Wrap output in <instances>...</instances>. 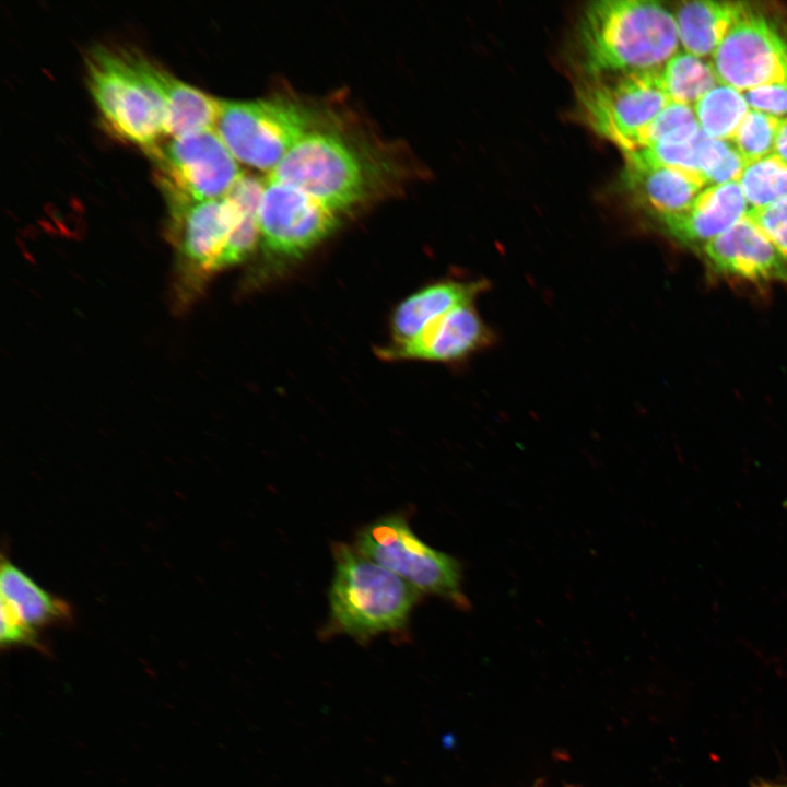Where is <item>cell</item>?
<instances>
[{
  "mask_svg": "<svg viewBox=\"0 0 787 787\" xmlns=\"http://www.w3.org/2000/svg\"><path fill=\"white\" fill-rule=\"evenodd\" d=\"M149 152L168 198H221L243 176L238 161L215 129L172 138Z\"/></svg>",
  "mask_w": 787,
  "mask_h": 787,
  "instance_id": "9",
  "label": "cell"
},
{
  "mask_svg": "<svg viewBox=\"0 0 787 787\" xmlns=\"http://www.w3.org/2000/svg\"><path fill=\"white\" fill-rule=\"evenodd\" d=\"M743 95L752 109L780 119L787 117V83L757 86Z\"/></svg>",
  "mask_w": 787,
  "mask_h": 787,
  "instance_id": "28",
  "label": "cell"
},
{
  "mask_svg": "<svg viewBox=\"0 0 787 787\" xmlns=\"http://www.w3.org/2000/svg\"><path fill=\"white\" fill-rule=\"evenodd\" d=\"M214 129L238 162L269 174L312 130L306 109L278 98L221 99Z\"/></svg>",
  "mask_w": 787,
  "mask_h": 787,
  "instance_id": "7",
  "label": "cell"
},
{
  "mask_svg": "<svg viewBox=\"0 0 787 787\" xmlns=\"http://www.w3.org/2000/svg\"><path fill=\"white\" fill-rule=\"evenodd\" d=\"M624 155L621 188L658 222L689 209L706 185L695 173L660 165L638 152Z\"/></svg>",
  "mask_w": 787,
  "mask_h": 787,
  "instance_id": "14",
  "label": "cell"
},
{
  "mask_svg": "<svg viewBox=\"0 0 787 787\" xmlns=\"http://www.w3.org/2000/svg\"><path fill=\"white\" fill-rule=\"evenodd\" d=\"M747 215L787 256V200L761 209H750Z\"/></svg>",
  "mask_w": 787,
  "mask_h": 787,
  "instance_id": "26",
  "label": "cell"
},
{
  "mask_svg": "<svg viewBox=\"0 0 787 787\" xmlns=\"http://www.w3.org/2000/svg\"><path fill=\"white\" fill-rule=\"evenodd\" d=\"M738 183L750 209L787 200V164L771 154L747 164Z\"/></svg>",
  "mask_w": 787,
  "mask_h": 787,
  "instance_id": "22",
  "label": "cell"
},
{
  "mask_svg": "<svg viewBox=\"0 0 787 787\" xmlns=\"http://www.w3.org/2000/svg\"><path fill=\"white\" fill-rule=\"evenodd\" d=\"M719 83L741 92L787 83V43L762 15L748 9L713 55Z\"/></svg>",
  "mask_w": 787,
  "mask_h": 787,
  "instance_id": "11",
  "label": "cell"
},
{
  "mask_svg": "<svg viewBox=\"0 0 787 787\" xmlns=\"http://www.w3.org/2000/svg\"><path fill=\"white\" fill-rule=\"evenodd\" d=\"M268 177L295 187L341 213L366 192V173L356 151L328 131H308Z\"/></svg>",
  "mask_w": 787,
  "mask_h": 787,
  "instance_id": "8",
  "label": "cell"
},
{
  "mask_svg": "<svg viewBox=\"0 0 787 787\" xmlns=\"http://www.w3.org/2000/svg\"><path fill=\"white\" fill-rule=\"evenodd\" d=\"M576 98L587 126L624 154L639 149L644 131L670 102L659 72L586 78Z\"/></svg>",
  "mask_w": 787,
  "mask_h": 787,
  "instance_id": "6",
  "label": "cell"
},
{
  "mask_svg": "<svg viewBox=\"0 0 787 787\" xmlns=\"http://www.w3.org/2000/svg\"><path fill=\"white\" fill-rule=\"evenodd\" d=\"M700 131L694 109L670 101L644 131L637 151L665 139L692 137Z\"/></svg>",
  "mask_w": 787,
  "mask_h": 787,
  "instance_id": "25",
  "label": "cell"
},
{
  "mask_svg": "<svg viewBox=\"0 0 787 787\" xmlns=\"http://www.w3.org/2000/svg\"><path fill=\"white\" fill-rule=\"evenodd\" d=\"M89 85L106 124L120 138L151 151L166 136L156 66L104 47L87 58Z\"/></svg>",
  "mask_w": 787,
  "mask_h": 787,
  "instance_id": "3",
  "label": "cell"
},
{
  "mask_svg": "<svg viewBox=\"0 0 787 787\" xmlns=\"http://www.w3.org/2000/svg\"><path fill=\"white\" fill-rule=\"evenodd\" d=\"M354 548L421 594L439 597L460 610L471 609L460 562L422 541L403 515L383 516L365 525L355 535Z\"/></svg>",
  "mask_w": 787,
  "mask_h": 787,
  "instance_id": "5",
  "label": "cell"
},
{
  "mask_svg": "<svg viewBox=\"0 0 787 787\" xmlns=\"http://www.w3.org/2000/svg\"><path fill=\"white\" fill-rule=\"evenodd\" d=\"M750 207L738 181L704 188L684 212L663 219L667 235L700 249L743 219Z\"/></svg>",
  "mask_w": 787,
  "mask_h": 787,
  "instance_id": "15",
  "label": "cell"
},
{
  "mask_svg": "<svg viewBox=\"0 0 787 787\" xmlns=\"http://www.w3.org/2000/svg\"><path fill=\"white\" fill-rule=\"evenodd\" d=\"M0 642L2 647H42L37 631L28 626L4 601L0 600Z\"/></svg>",
  "mask_w": 787,
  "mask_h": 787,
  "instance_id": "27",
  "label": "cell"
},
{
  "mask_svg": "<svg viewBox=\"0 0 787 787\" xmlns=\"http://www.w3.org/2000/svg\"><path fill=\"white\" fill-rule=\"evenodd\" d=\"M697 171L705 184L738 181L747 162L729 140L701 136L696 148Z\"/></svg>",
  "mask_w": 787,
  "mask_h": 787,
  "instance_id": "23",
  "label": "cell"
},
{
  "mask_svg": "<svg viewBox=\"0 0 787 787\" xmlns=\"http://www.w3.org/2000/svg\"><path fill=\"white\" fill-rule=\"evenodd\" d=\"M0 598L36 631L71 620V609L66 601L46 591L4 557L0 566Z\"/></svg>",
  "mask_w": 787,
  "mask_h": 787,
  "instance_id": "18",
  "label": "cell"
},
{
  "mask_svg": "<svg viewBox=\"0 0 787 787\" xmlns=\"http://www.w3.org/2000/svg\"><path fill=\"white\" fill-rule=\"evenodd\" d=\"M166 111V136L183 137L214 129L220 101L156 67Z\"/></svg>",
  "mask_w": 787,
  "mask_h": 787,
  "instance_id": "19",
  "label": "cell"
},
{
  "mask_svg": "<svg viewBox=\"0 0 787 787\" xmlns=\"http://www.w3.org/2000/svg\"><path fill=\"white\" fill-rule=\"evenodd\" d=\"M701 130L709 138L730 140L750 110L743 92L719 83L694 104Z\"/></svg>",
  "mask_w": 787,
  "mask_h": 787,
  "instance_id": "21",
  "label": "cell"
},
{
  "mask_svg": "<svg viewBox=\"0 0 787 787\" xmlns=\"http://www.w3.org/2000/svg\"><path fill=\"white\" fill-rule=\"evenodd\" d=\"M780 118L750 109L729 140L747 164L774 154Z\"/></svg>",
  "mask_w": 787,
  "mask_h": 787,
  "instance_id": "24",
  "label": "cell"
},
{
  "mask_svg": "<svg viewBox=\"0 0 787 787\" xmlns=\"http://www.w3.org/2000/svg\"><path fill=\"white\" fill-rule=\"evenodd\" d=\"M747 10L740 2L696 0L682 2L674 14L679 39L686 52L713 56L733 23Z\"/></svg>",
  "mask_w": 787,
  "mask_h": 787,
  "instance_id": "17",
  "label": "cell"
},
{
  "mask_svg": "<svg viewBox=\"0 0 787 787\" xmlns=\"http://www.w3.org/2000/svg\"><path fill=\"white\" fill-rule=\"evenodd\" d=\"M575 39L578 66L586 78L660 72L680 43L674 14L649 0L589 3Z\"/></svg>",
  "mask_w": 787,
  "mask_h": 787,
  "instance_id": "1",
  "label": "cell"
},
{
  "mask_svg": "<svg viewBox=\"0 0 787 787\" xmlns=\"http://www.w3.org/2000/svg\"><path fill=\"white\" fill-rule=\"evenodd\" d=\"M698 251L716 277L787 285V256L748 215Z\"/></svg>",
  "mask_w": 787,
  "mask_h": 787,
  "instance_id": "12",
  "label": "cell"
},
{
  "mask_svg": "<svg viewBox=\"0 0 787 787\" xmlns=\"http://www.w3.org/2000/svg\"><path fill=\"white\" fill-rule=\"evenodd\" d=\"M340 213L314 197L270 177L258 208L260 240L272 257L296 259L338 226Z\"/></svg>",
  "mask_w": 787,
  "mask_h": 787,
  "instance_id": "10",
  "label": "cell"
},
{
  "mask_svg": "<svg viewBox=\"0 0 787 787\" xmlns=\"http://www.w3.org/2000/svg\"><path fill=\"white\" fill-rule=\"evenodd\" d=\"M762 787H787V784H779V785H770V784H768V785H765V786H762Z\"/></svg>",
  "mask_w": 787,
  "mask_h": 787,
  "instance_id": "30",
  "label": "cell"
},
{
  "mask_svg": "<svg viewBox=\"0 0 787 787\" xmlns=\"http://www.w3.org/2000/svg\"><path fill=\"white\" fill-rule=\"evenodd\" d=\"M265 180L243 175L226 196L192 201L168 198L181 281L193 287L219 271L220 259L243 220L258 213Z\"/></svg>",
  "mask_w": 787,
  "mask_h": 787,
  "instance_id": "4",
  "label": "cell"
},
{
  "mask_svg": "<svg viewBox=\"0 0 787 787\" xmlns=\"http://www.w3.org/2000/svg\"><path fill=\"white\" fill-rule=\"evenodd\" d=\"M488 287L484 280L443 281L413 293L393 313L391 327L396 342L413 338L430 321L455 306L472 303Z\"/></svg>",
  "mask_w": 787,
  "mask_h": 787,
  "instance_id": "16",
  "label": "cell"
},
{
  "mask_svg": "<svg viewBox=\"0 0 787 787\" xmlns=\"http://www.w3.org/2000/svg\"><path fill=\"white\" fill-rule=\"evenodd\" d=\"M774 154L787 164V117L780 120L775 140Z\"/></svg>",
  "mask_w": 787,
  "mask_h": 787,
  "instance_id": "29",
  "label": "cell"
},
{
  "mask_svg": "<svg viewBox=\"0 0 787 787\" xmlns=\"http://www.w3.org/2000/svg\"><path fill=\"white\" fill-rule=\"evenodd\" d=\"M332 555L326 632L367 641L404 630L422 594L354 545L334 543Z\"/></svg>",
  "mask_w": 787,
  "mask_h": 787,
  "instance_id": "2",
  "label": "cell"
},
{
  "mask_svg": "<svg viewBox=\"0 0 787 787\" xmlns=\"http://www.w3.org/2000/svg\"><path fill=\"white\" fill-rule=\"evenodd\" d=\"M659 75L669 99L690 106L719 84L713 64L686 51L671 57Z\"/></svg>",
  "mask_w": 787,
  "mask_h": 787,
  "instance_id": "20",
  "label": "cell"
},
{
  "mask_svg": "<svg viewBox=\"0 0 787 787\" xmlns=\"http://www.w3.org/2000/svg\"><path fill=\"white\" fill-rule=\"evenodd\" d=\"M494 334L472 303H465L430 321L416 336L396 342L386 357L448 362L489 346Z\"/></svg>",
  "mask_w": 787,
  "mask_h": 787,
  "instance_id": "13",
  "label": "cell"
}]
</instances>
